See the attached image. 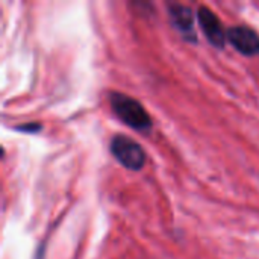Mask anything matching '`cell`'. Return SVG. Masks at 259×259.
Segmentation results:
<instances>
[{
	"mask_svg": "<svg viewBox=\"0 0 259 259\" xmlns=\"http://www.w3.org/2000/svg\"><path fill=\"white\" fill-rule=\"evenodd\" d=\"M228 41L246 56L259 55V35L246 24H237L228 29Z\"/></svg>",
	"mask_w": 259,
	"mask_h": 259,
	"instance_id": "cell-4",
	"label": "cell"
},
{
	"mask_svg": "<svg viewBox=\"0 0 259 259\" xmlns=\"http://www.w3.org/2000/svg\"><path fill=\"white\" fill-rule=\"evenodd\" d=\"M197 21L202 32L214 47H225L228 41V30L223 27L222 20L215 15V12H212V9L202 5L197 9Z\"/></svg>",
	"mask_w": 259,
	"mask_h": 259,
	"instance_id": "cell-3",
	"label": "cell"
},
{
	"mask_svg": "<svg viewBox=\"0 0 259 259\" xmlns=\"http://www.w3.org/2000/svg\"><path fill=\"white\" fill-rule=\"evenodd\" d=\"M111 153L114 158L129 170H141L146 164V152L132 138L126 135H115L111 140Z\"/></svg>",
	"mask_w": 259,
	"mask_h": 259,
	"instance_id": "cell-2",
	"label": "cell"
},
{
	"mask_svg": "<svg viewBox=\"0 0 259 259\" xmlns=\"http://www.w3.org/2000/svg\"><path fill=\"white\" fill-rule=\"evenodd\" d=\"M168 17L173 27L188 41H196L194 30V12L187 5L173 3L168 6Z\"/></svg>",
	"mask_w": 259,
	"mask_h": 259,
	"instance_id": "cell-5",
	"label": "cell"
},
{
	"mask_svg": "<svg viewBox=\"0 0 259 259\" xmlns=\"http://www.w3.org/2000/svg\"><path fill=\"white\" fill-rule=\"evenodd\" d=\"M109 103L114 111V114L129 127L146 132L152 127V118L147 109L134 97L112 91L109 93Z\"/></svg>",
	"mask_w": 259,
	"mask_h": 259,
	"instance_id": "cell-1",
	"label": "cell"
},
{
	"mask_svg": "<svg viewBox=\"0 0 259 259\" xmlns=\"http://www.w3.org/2000/svg\"><path fill=\"white\" fill-rule=\"evenodd\" d=\"M39 129H41V126H39V124H36V123L24 124V126H20V127H18V131H24V132H29V131H32V132H38Z\"/></svg>",
	"mask_w": 259,
	"mask_h": 259,
	"instance_id": "cell-6",
	"label": "cell"
}]
</instances>
